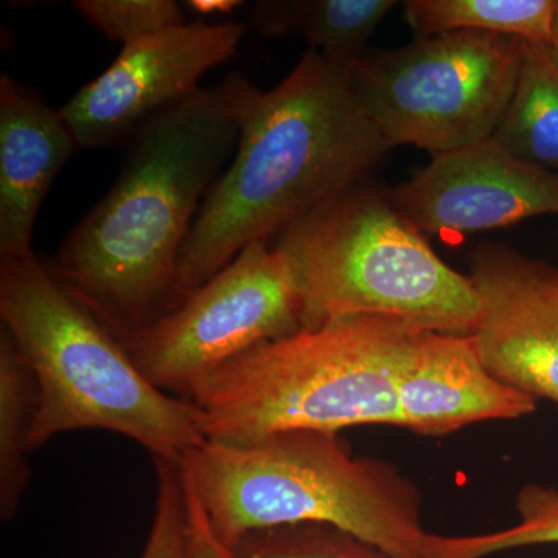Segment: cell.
I'll list each match as a JSON object with an SVG mask.
<instances>
[{"label": "cell", "mask_w": 558, "mask_h": 558, "mask_svg": "<svg viewBox=\"0 0 558 558\" xmlns=\"http://www.w3.org/2000/svg\"><path fill=\"white\" fill-rule=\"evenodd\" d=\"M258 94L230 73L143 123L112 189L46 260L121 341L179 306L180 252Z\"/></svg>", "instance_id": "cell-1"}, {"label": "cell", "mask_w": 558, "mask_h": 558, "mask_svg": "<svg viewBox=\"0 0 558 558\" xmlns=\"http://www.w3.org/2000/svg\"><path fill=\"white\" fill-rule=\"evenodd\" d=\"M389 145L347 65L307 49L253 101L229 168L194 220L178 266L179 304L256 241L368 180Z\"/></svg>", "instance_id": "cell-2"}, {"label": "cell", "mask_w": 558, "mask_h": 558, "mask_svg": "<svg viewBox=\"0 0 558 558\" xmlns=\"http://www.w3.org/2000/svg\"><path fill=\"white\" fill-rule=\"evenodd\" d=\"M180 462L223 546L278 526L326 524L391 558H435L421 492L391 462L355 457L340 433L289 429L247 444L205 440Z\"/></svg>", "instance_id": "cell-3"}, {"label": "cell", "mask_w": 558, "mask_h": 558, "mask_svg": "<svg viewBox=\"0 0 558 558\" xmlns=\"http://www.w3.org/2000/svg\"><path fill=\"white\" fill-rule=\"evenodd\" d=\"M0 318L38 385L32 450L78 429L116 433L167 461L205 442L196 407L154 387L38 256L2 259Z\"/></svg>", "instance_id": "cell-4"}, {"label": "cell", "mask_w": 558, "mask_h": 558, "mask_svg": "<svg viewBox=\"0 0 558 558\" xmlns=\"http://www.w3.org/2000/svg\"><path fill=\"white\" fill-rule=\"evenodd\" d=\"M422 329L352 315L266 341L191 392L205 440L247 444L289 429L400 427L398 377Z\"/></svg>", "instance_id": "cell-5"}, {"label": "cell", "mask_w": 558, "mask_h": 558, "mask_svg": "<svg viewBox=\"0 0 558 558\" xmlns=\"http://www.w3.org/2000/svg\"><path fill=\"white\" fill-rule=\"evenodd\" d=\"M303 329L352 315L399 318L429 332L472 336L480 299L469 275L439 258L421 230L369 180L278 233Z\"/></svg>", "instance_id": "cell-6"}, {"label": "cell", "mask_w": 558, "mask_h": 558, "mask_svg": "<svg viewBox=\"0 0 558 558\" xmlns=\"http://www.w3.org/2000/svg\"><path fill=\"white\" fill-rule=\"evenodd\" d=\"M523 39L453 32L347 65L360 102L389 148L416 146L433 157L494 137L508 109Z\"/></svg>", "instance_id": "cell-7"}, {"label": "cell", "mask_w": 558, "mask_h": 558, "mask_svg": "<svg viewBox=\"0 0 558 558\" xmlns=\"http://www.w3.org/2000/svg\"><path fill=\"white\" fill-rule=\"evenodd\" d=\"M301 329L299 289L288 260L270 241H256L123 343L154 387L189 399L220 366Z\"/></svg>", "instance_id": "cell-8"}, {"label": "cell", "mask_w": 558, "mask_h": 558, "mask_svg": "<svg viewBox=\"0 0 558 558\" xmlns=\"http://www.w3.org/2000/svg\"><path fill=\"white\" fill-rule=\"evenodd\" d=\"M245 32L241 22H185L124 44L116 61L60 108L78 148L130 140L161 110L199 90L205 73L236 57Z\"/></svg>", "instance_id": "cell-9"}, {"label": "cell", "mask_w": 558, "mask_h": 558, "mask_svg": "<svg viewBox=\"0 0 558 558\" xmlns=\"http://www.w3.org/2000/svg\"><path fill=\"white\" fill-rule=\"evenodd\" d=\"M469 278L480 299L472 339L486 368L558 407V267L481 242L470 252Z\"/></svg>", "instance_id": "cell-10"}, {"label": "cell", "mask_w": 558, "mask_h": 558, "mask_svg": "<svg viewBox=\"0 0 558 558\" xmlns=\"http://www.w3.org/2000/svg\"><path fill=\"white\" fill-rule=\"evenodd\" d=\"M387 194L422 233L439 238L558 215V175L519 159L494 138L433 157Z\"/></svg>", "instance_id": "cell-11"}, {"label": "cell", "mask_w": 558, "mask_h": 558, "mask_svg": "<svg viewBox=\"0 0 558 558\" xmlns=\"http://www.w3.org/2000/svg\"><path fill=\"white\" fill-rule=\"evenodd\" d=\"M537 402L486 368L472 336L424 330L398 377L400 427L433 438L478 422L526 417Z\"/></svg>", "instance_id": "cell-12"}, {"label": "cell", "mask_w": 558, "mask_h": 558, "mask_svg": "<svg viewBox=\"0 0 558 558\" xmlns=\"http://www.w3.org/2000/svg\"><path fill=\"white\" fill-rule=\"evenodd\" d=\"M78 143L62 119L31 87L0 78V259L35 256L33 233L51 183Z\"/></svg>", "instance_id": "cell-13"}, {"label": "cell", "mask_w": 558, "mask_h": 558, "mask_svg": "<svg viewBox=\"0 0 558 558\" xmlns=\"http://www.w3.org/2000/svg\"><path fill=\"white\" fill-rule=\"evenodd\" d=\"M395 0H260L252 3L248 21L264 38L300 36L326 60L351 64Z\"/></svg>", "instance_id": "cell-14"}, {"label": "cell", "mask_w": 558, "mask_h": 558, "mask_svg": "<svg viewBox=\"0 0 558 558\" xmlns=\"http://www.w3.org/2000/svg\"><path fill=\"white\" fill-rule=\"evenodd\" d=\"M492 138L558 175V49L553 43L524 40L515 89Z\"/></svg>", "instance_id": "cell-15"}, {"label": "cell", "mask_w": 558, "mask_h": 558, "mask_svg": "<svg viewBox=\"0 0 558 558\" xmlns=\"http://www.w3.org/2000/svg\"><path fill=\"white\" fill-rule=\"evenodd\" d=\"M38 410V385L13 337L0 332V517L10 521L31 481L27 457Z\"/></svg>", "instance_id": "cell-16"}, {"label": "cell", "mask_w": 558, "mask_h": 558, "mask_svg": "<svg viewBox=\"0 0 558 558\" xmlns=\"http://www.w3.org/2000/svg\"><path fill=\"white\" fill-rule=\"evenodd\" d=\"M556 7L557 0H409L403 17L417 38L478 32L553 43Z\"/></svg>", "instance_id": "cell-17"}, {"label": "cell", "mask_w": 558, "mask_h": 558, "mask_svg": "<svg viewBox=\"0 0 558 558\" xmlns=\"http://www.w3.org/2000/svg\"><path fill=\"white\" fill-rule=\"evenodd\" d=\"M520 521L512 527L481 535H436L435 558H486L526 546L557 545L558 488L526 484L517 494Z\"/></svg>", "instance_id": "cell-18"}, {"label": "cell", "mask_w": 558, "mask_h": 558, "mask_svg": "<svg viewBox=\"0 0 558 558\" xmlns=\"http://www.w3.org/2000/svg\"><path fill=\"white\" fill-rule=\"evenodd\" d=\"M231 558H391L376 546L326 524H292L252 532L233 546Z\"/></svg>", "instance_id": "cell-19"}, {"label": "cell", "mask_w": 558, "mask_h": 558, "mask_svg": "<svg viewBox=\"0 0 558 558\" xmlns=\"http://www.w3.org/2000/svg\"><path fill=\"white\" fill-rule=\"evenodd\" d=\"M73 9L106 38L128 44L185 24L174 0H75Z\"/></svg>", "instance_id": "cell-20"}, {"label": "cell", "mask_w": 558, "mask_h": 558, "mask_svg": "<svg viewBox=\"0 0 558 558\" xmlns=\"http://www.w3.org/2000/svg\"><path fill=\"white\" fill-rule=\"evenodd\" d=\"M157 498L153 523L140 558L191 557L189 498L179 461L154 459Z\"/></svg>", "instance_id": "cell-21"}, {"label": "cell", "mask_w": 558, "mask_h": 558, "mask_svg": "<svg viewBox=\"0 0 558 558\" xmlns=\"http://www.w3.org/2000/svg\"><path fill=\"white\" fill-rule=\"evenodd\" d=\"M185 483V481H183ZM190 513L191 557L193 558H231L230 550L216 537L199 501L186 487Z\"/></svg>", "instance_id": "cell-22"}, {"label": "cell", "mask_w": 558, "mask_h": 558, "mask_svg": "<svg viewBox=\"0 0 558 558\" xmlns=\"http://www.w3.org/2000/svg\"><path fill=\"white\" fill-rule=\"evenodd\" d=\"M186 5L202 16L205 14L213 16V14H229L236 10L241 2L238 0H191V2H186Z\"/></svg>", "instance_id": "cell-23"}, {"label": "cell", "mask_w": 558, "mask_h": 558, "mask_svg": "<svg viewBox=\"0 0 558 558\" xmlns=\"http://www.w3.org/2000/svg\"><path fill=\"white\" fill-rule=\"evenodd\" d=\"M553 44L558 49V0L556 7V16H554Z\"/></svg>", "instance_id": "cell-24"}]
</instances>
